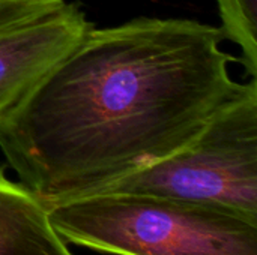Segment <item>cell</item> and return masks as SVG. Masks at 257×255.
<instances>
[{
	"label": "cell",
	"mask_w": 257,
	"mask_h": 255,
	"mask_svg": "<svg viewBox=\"0 0 257 255\" xmlns=\"http://www.w3.org/2000/svg\"><path fill=\"white\" fill-rule=\"evenodd\" d=\"M71 243L116 255H257V221L143 194H95L48 207Z\"/></svg>",
	"instance_id": "cell-2"
},
{
	"label": "cell",
	"mask_w": 257,
	"mask_h": 255,
	"mask_svg": "<svg viewBox=\"0 0 257 255\" xmlns=\"http://www.w3.org/2000/svg\"><path fill=\"white\" fill-rule=\"evenodd\" d=\"M0 255H74L54 228L48 207L0 167Z\"/></svg>",
	"instance_id": "cell-5"
},
{
	"label": "cell",
	"mask_w": 257,
	"mask_h": 255,
	"mask_svg": "<svg viewBox=\"0 0 257 255\" xmlns=\"http://www.w3.org/2000/svg\"><path fill=\"white\" fill-rule=\"evenodd\" d=\"M220 27H90L0 120V150L47 206L95 195L187 146L239 89Z\"/></svg>",
	"instance_id": "cell-1"
},
{
	"label": "cell",
	"mask_w": 257,
	"mask_h": 255,
	"mask_svg": "<svg viewBox=\"0 0 257 255\" xmlns=\"http://www.w3.org/2000/svg\"><path fill=\"white\" fill-rule=\"evenodd\" d=\"M217 6L224 39L239 47L238 62L251 78H257V0H217Z\"/></svg>",
	"instance_id": "cell-6"
},
{
	"label": "cell",
	"mask_w": 257,
	"mask_h": 255,
	"mask_svg": "<svg viewBox=\"0 0 257 255\" xmlns=\"http://www.w3.org/2000/svg\"><path fill=\"white\" fill-rule=\"evenodd\" d=\"M92 27L75 3L0 29V120Z\"/></svg>",
	"instance_id": "cell-4"
},
{
	"label": "cell",
	"mask_w": 257,
	"mask_h": 255,
	"mask_svg": "<svg viewBox=\"0 0 257 255\" xmlns=\"http://www.w3.org/2000/svg\"><path fill=\"white\" fill-rule=\"evenodd\" d=\"M143 194L230 210L257 221V78L173 155L98 194Z\"/></svg>",
	"instance_id": "cell-3"
},
{
	"label": "cell",
	"mask_w": 257,
	"mask_h": 255,
	"mask_svg": "<svg viewBox=\"0 0 257 255\" xmlns=\"http://www.w3.org/2000/svg\"><path fill=\"white\" fill-rule=\"evenodd\" d=\"M65 3V0H0V29L39 18Z\"/></svg>",
	"instance_id": "cell-7"
}]
</instances>
